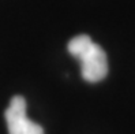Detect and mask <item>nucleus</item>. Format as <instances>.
Wrapping results in <instances>:
<instances>
[{"mask_svg":"<svg viewBox=\"0 0 135 134\" xmlns=\"http://www.w3.org/2000/svg\"><path fill=\"white\" fill-rule=\"evenodd\" d=\"M6 122L8 134H44L38 123L30 121L26 115V100L22 96H14L6 109Z\"/></svg>","mask_w":135,"mask_h":134,"instance_id":"nucleus-2","label":"nucleus"},{"mask_svg":"<svg viewBox=\"0 0 135 134\" xmlns=\"http://www.w3.org/2000/svg\"><path fill=\"white\" fill-rule=\"evenodd\" d=\"M67 49L81 62V73L87 82L102 81L108 74L107 53L98 44H96L89 36L81 34L71 38Z\"/></svg>","mask_w":135,"mask_h":134,"instance_id":"nucleus-1","label":"nucleus"}]
</instances>
